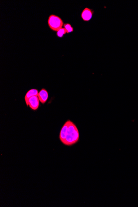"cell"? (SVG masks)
Segmentation results:
<instances>
[{
	"mask_svg": "<svg viewBox=\"0 0 138 207\" xmlns=\"http://www.w3.org/2000/svg\"><path fill=\"white\" fill-rule=\"evenodd\" d=\"M59 138L62 143L67 146H73L79 141V130L73 122L70 120L66 122L61 129Z\"/></svg>",
	"mask_w": 138,
	"mask_h": 207,
	"instance_id": "obj_1",
	"label": "cell"
},
{
	"mask_svg": "<svg viewBox=\"0 0 138 207\" xmlns=\"http://www.w3.org/2000/svg\"><path fill=\"white\" fill-rule=\"evenodd\" d=\"M39 101H40L38 96H33L29 100V106L30 108L33 110H37L39 107Z\"/></svg>",
	"mask_w": 138,
	"mask_h": 207,
	"instance_id": "obj_3",
	"label": "cell"
},
{
	"mask_svg": "<svg viewBox=\"0 0 138 207\" xmlns=\"http://www.w3.org/2000/svg\"><path fill=\"white\" fill-rule=\"evenodd\" d=\"M38 93V90L36 89H32L28 91L25 96V101L27 106H29L28 101L29 98L33 96H37Z\"/></svg>",
	"mask_w": 138,
	"mask_h": 207,
	"instance_id": "obj_6",
	"label": "cell"
},
{
	"mask_svg": "<svg viewBox=\"0 0 138 207\" xmlns=\"http://www.w3.org/2000/svg\"><path fill=\"white\" fill-rule=\"evenodd\" d=\"M48 22L50 28L55 32L59 30L63 25V21L61 19L54 15H51L49 16Z\"/></svg>",
	"mask_w": 138,
	"mask_h": 207,
	"instance_id": "obj_2",
	"label": "cell"
},
{
	"mask_svg": "<svg viewBox=\"0 0 138 207\" xmlns=\"http://www.w3.org/2000/svg\"><path fill=\"white\" fill-rule=\"evenodd\" d=\"M40 101L42 104H44L47 101L48 98V92L47 90L44 88H42L41 91L38 92V95Z\"/></svg>",
	"mask_w": 138,
	"mask_h": 207,
	"instance_id": "obj_5",
	"label": "cell"
},
{
	"mask_svg": "<svg viewBox=\"0 0 138 207\" xmlns=\"http://www.w3.org/2000/svg\"><path fill=\"white\" fill-rule=\"evenodd\" d=\"M93 11L87 7H86L83 10L81 14V17L83 20L89 21L91 19L92 17Z\"/></svg>",
	"mask_w": 138,
	"mask_h": 207,
	"instance_id": "obj_4",
	"label": "cell"
},
{
	"mask_svg": "<svg viewBox=\"0 0 138 207\" xmlns=\"http://www.w3.org/2000/svg\"><path fill=\"white\" fill-rule=\"evenodd\" d=\"M66 33H67V32L65 29L62 27L59 30L57 31L56 34L58 37H62L64 34H66Z\"/></svg>",
	"mask_w": 138,
	"mask_h": 207,
	"instance_id": "obj_8",
	"label": "cell"
},
{
	"mask_svg": "<svg viewBox=\"0 0 138 207\" xmlns=\"http://www.w3.org/2000/svg\"><path fill=\"white\" fill-rule=\"evenodd\" d=\"M64 28L66 31L67 33H70L73 31V28L70 24L66 23L64 25Z\"/></svg>",
	"mask_w": 138,
	"mask_h": 207,
	"instance_id": "obj_7",
	"label": "cell"
}]
</instances>
